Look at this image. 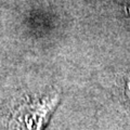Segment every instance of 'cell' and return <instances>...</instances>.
Returning a JSON list of instances; mask_svg holds the SVG:
<instances>
[{
    "label": "cell",
    "instance_id": "cell-1",
    "mask_svg": "<svg viewBox=\"0 0 130 130\" xmlns=\"http://www.w3.org/2000/svg\"><path fill=\"white\" fill-rule=\"evenodd\" d=\"M127 94H128L129 99H130V80L127 83Z\"/></svg>",
    "mask_w": 130,
    "mask_h": 130
},
{
    "label": "cell",
    "instance_id": "cell-2",
    "mask_svg": "<svg viewBox=\"0 0 130 130\" xmlns=\"http://www.w3.org/2000/svg\"><path fill=\"white\" fill-rule=\"evenodd\" d=\"M127 10H128V12L130 13V5H128V6H127Z\"/></svg>",
    "mask_w": 130,
    "mask_h": 130
}]
</instances>
